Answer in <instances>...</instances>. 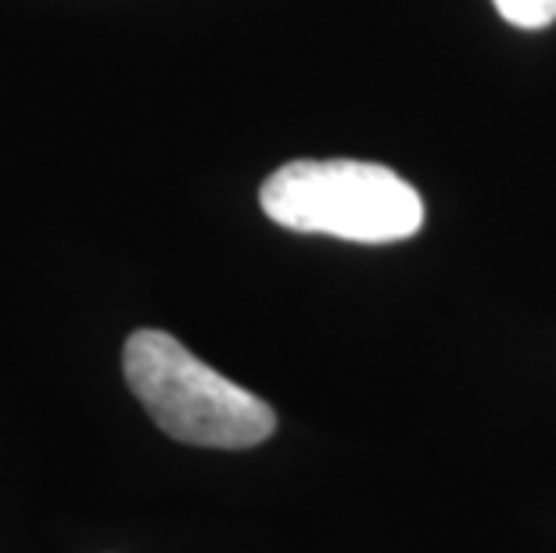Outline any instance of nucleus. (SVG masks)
<instances>
[{
    "mask_svg": "<svg viewBox=\"0 0 556 553\" xmlns=\"http://www.w3.org/2000/svg\"><path fill=\"white\" fill-rule=\"evenodd\" d=\"M126 385L176 442L205 450H252L277 431L266 399L223 378L165 331H134L123 349Z\"/></svg>",
    "mask_w": 556,
    "mask_h": 553,
    "instance_id": "1",
    "label": "nucleus"
},
{
    "mask_svg": "<svg viewBox=\"0 0 556 553\" xmlns=\"http://www.w3.org/2000/svg\"><path fill=\"white\" fill-rule=\"evenodd\" d=\"M495 11L520 29H546L556 22V0H492Z\"/></svg>",
    "mask_w": 556,
    "mask_h": 553,
    "instance_id": "3",
    "label": "nucleus"
},
{
    "mask_svg": "<svg viewBox=\"0 0 556 553\" xmlns=\"http://www.w3.org/2000/svg\"><path fill=\"white\" fill-rule=\"evenodd\" d=\"M258 202L283 230L359 244L406 241L424 227V202L413 184L388 166L356 159L288 162L263 184Z\"/></svg>",
    "mask_w": 556,
    "mask_h": 553,
    "instance_id": "2",
    "label": "nucleus"
}]
</instances>
